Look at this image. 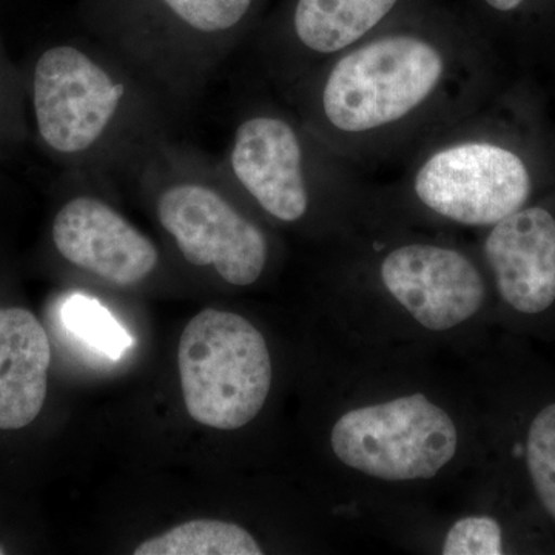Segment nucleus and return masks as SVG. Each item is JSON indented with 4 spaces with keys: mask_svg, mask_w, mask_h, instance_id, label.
Returning a JSON list of instances; mask_svg holds the SVG:
<instances>
[{
    "mask_svg": "<svg viewBox=\"0 0 555 555\" xmlns=\"http://www.w3.org/2000/svg\"><path fill=\"white\" fill-rule=\"evenodd\" d=\"M130 90L116 69L78 46L51 47L33 73V108L42 141L65 156H86L115 133Z\"/></svg>",
    "mask_w": 555,
    "mask_h": 555,
    "instance_id": "obj_4",
    "label": "nucleus"
},
{
    "mask_svg": "<svg viewBox=\"0 0 555 555\" xmlns=\"http://www.w3.org/2000/svg\"><path fill=\"white\" fill-rule=\"evenodd\" d=\"M443 73L440 50L416 36L364 43L328 73L321 94L324 116L346 133L389 126L429 100Z\"/></svg>",
    "mask_w": 555,
    "mask_h": 555,
    "instance_id": "obj_2",
    "label": "nucleus"
},
{
    "mask_svg": "<svg viewBox=\"0 0 555 555\" xmlns=\"http://www.w3.org/2000/svg\"><path fill=\"white\" fill-rule=\"evenodd\" d=\"M173 179L160 190L156 214L185 261L214 269L232 286L257 283L269 258L264 233L204 178Z\"/></svg>",
    "mask_w": 555,
    "mask_h": 555,
    "instance_id": "obj_5",
    "label": "nucleus"
},
{
    "mask_svg": "<svg viewBox=\"0 0 555 555\" xmlns=\"http://www.w3.org/2000/svg\"><path fill=\"white\" fill-rule=\"evenodd\" d=\"M444 555L503 554L502 528L491 517H466L456 521L448 532Z\"/></svg>",
    "mask_w": 555,
    "mask_h": 555,
    "instance_id": "obj_17",
    "label": "nucleus"
},
{
    "mask_svg": "<svg viewBox=\"0 0 555 555\" xmlns=\"http://www.w3.org/2000/svg\"><path fill=\"white\" fill-rule=\"evenodd\" d=\"M491 9L496 11H502V13H507V11H513L518 9L525 0H485Z\"/></svg>",
    "mask_w": 555,
    "mask_h": 555,
    "instance_id": "obj_18",
    "label": "nucleus"
},
{
    "mask_svg": "<svg viewBox=\"0 0 555 555\" xmlns=\"http://www.w3.org/2000/svg\"><path fill=\"white\" fill-rule=\"evenodd\" d=\"M414 188L420 201L441 217L494 225L525 206L532 184L516 153L491 142H462L430 156Z\"/></svg>",
    "mask_w": 555,
    "mask_h": 555,
    "instance_id": "obj_6",
    "label": "nucleus"
},
{
    "mask_svg": "<svg viewBox=\"0 0 555 555\" xmlns=\"http://www.w3.org/2000/svg\"><path fill=\"white\" fill-rule=\"evenodd\" d=\"M258 0H82L98 30L134 49L208 50L238 31Z\"/></svg>",
    "mask_w": 555,
    "mask_h": 555,
    "instance_id": "obj_7",
    "label": "nucleus"
},
{
    "mask_svg": "<svg viewBox=\"0 0 555 555\" xmlns=\"http://www.w3.org/2000/svg\"><path fill=\"white\" fill-rule=\"evenodd\" d=\"M51 233L69 264L115 286H134L158 268L155 244L96 196H76L64 204Z\"/></svg>",
    "mask_w": 555,
    "mask_h": 555,
    "instance_id": "obj_9",
    "label": "nucleus"
},
{
    "mask_svg": "<svg viewBox=\"0 0 555 555\" xmlns=\"http://www.w3.org/2000/svg\"><path fill=\"white\" fill-rule=\"evenodd\" d=\"M526 459L537 495L555 520V403L531 423Z\"/></svg>",
    "mask_w": 555,
    "mask_h": 555,
    "instance_id": "obj_16",
    "label": "nucleus"
},
{
    "mask_svg": "<svg viewBox=\"0 0 555 555\" xmlns=\"http://www.w3.org/2000/svg\"><path fill=\"white\" fill-rule=\"evenodd\" d=\"M182 396L190 416L214 429L248 425L272 386L268 343L250 321L206 309L189 321L178 349Z\"/></svg>",
    "mask_w": 555,
    "mask_h": 555,
    "instance_id": "obj_1",
    "label": "nucleus"
},
{
    "mask_svg": "<svg viewBox=\"0 0 555 555\" xmlns=\"http://www.w3.org/2000/svg\"><path fill=\"white\" fill-rule=\"evenodd\" d=\"M5 554V551H3V547L0 546V555Z\"/></svg>",
    "mask_w": 555,
    "mask_h": 555,
    "instance_id": "obj_19",
    "label": "nucleus"
},
{
    "mask_svg": "<svg viewBox=\"0 0 555 555\" xmlns=\"http://www.w3.org/2000/svg\"><path fill=\"white\" fill-rule=\"evenodd\" d=\"M398 0H295L292 30L313 53L345 50L385 20Z\"/></svg>",
    "mask_w": 555,
    "mask_h": 555,
    "instance_id": "obj_13",
    "label": "nucleus"
},
{
    "mask_svg": "<svg viewBox=\"0 0 555 555\" xmlns=\"http://www.w3.org/2000/svg\"><path fill=\"white\" fill-rule=\"evenodd\" d=\"M62 321L75 337L113 360L133 346L129 332L96 299L73 295L62 308Z\"/></svg>",
    "mask_w": 555,
    "mask_h": 555,
    "instance_id": "obj_15",
    "label": "nucleus"
},
{
    "mask_svg": "<svg viewBox=\"0 0 555 555\" xmlns=\"http://www.w3.org/2000/svg\"><path fill=\"white\" fill-rule=\"evenodd\" d=\"M382 280L393 298L429 331H448L476 315L485 283L476 266L451 248L409 244L390 251Z\"/></svg>",
    "mask_w": 555,
    "mask_h": 555,
    "instance_id": "obj_8",
    "label": "nucleus"
},
{
    "mask_svg": "<svg viewBox=\"0 0 555 555\" xmlns=\"http://www.w3.org/2000/svg\"><path fill=\"white\" fill-rule=\"evenodd\" d=\"M230 170L262 210L283 222L308 214L305 156L294 127L278 116H251L240 124L229 153Z\"/></svg>",
    "mask_w": 555,
    "mask_h": 555,
    "instance_id": "obj_10",
    "label": "nucleus"
},
{
    "mask_svg": "<svg viewBox=\"0 0 555 555\" xmlns=\"http://www.w3.org/2000/svg\"><path fill=\"white\" fill-rule=\"evenodd\" d=\"M500 295L526 315L555 301V219L542 207L520 208L494 224L485 243Z\"/></svg>",
    "mask_w": 555,
    "mask_h": 555,
    "instance_id": "obj_11",
    "label": "nucleus"
},
{
    "mask_svg": "<svg viewBox=\"0 0 555 555\" xmlns=\"http://www.w3.org/2000/svg\"><path fill=\"white\" fill-rule=\"evenodd\" d=\"M51 347L38 318L21 308L0 309V429L35 422L46 404Z\"/></svg>",
    "mask_w": 555,
    "mask_h": 555,
    "instance_id": "obj_12",
    "label": "nucleus"
},
{
    "mask_svg": "<svg viewBox=\"0 0 555 555\" xmlns=\"http://www.w3.org/2000/svg\"><path fill=\"white\" fill-rule=\"evenodd\" d=\"M339 462L386 481L433 478L455 456L451 416L423 393L346 412L332 427Z\"/></svg>",
    "mask_w": 555,
    "mask_h": 555,
    "instance_id": "obj_3",
    "label": "nucleus"
},
{
    "mask_svg": "<svg viewBox=\"0 0 555 555\" xmlns=\"http://www.w3.org/2000/svg\"><path fill=\"white\" fill-rule=\"evenodd\" d=\"M257 540L235 524L192 520L145 540L134 555H261Z\"/></svg>",
    "mask_w": 555,
    "mask_h": 555,
    "instance_id": "obj_14",
    "label": "nucleus"
}]
</instances>
